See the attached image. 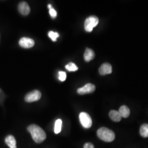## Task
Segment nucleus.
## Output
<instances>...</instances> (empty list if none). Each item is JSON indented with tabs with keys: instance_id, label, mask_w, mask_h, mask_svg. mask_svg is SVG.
I'll use <instances>...</instances> for the list:
<instances>
[{
	"instance_id": "obj_1",
	"label": "nucleus",
	"mask_w": 148,
	"mask_h": 148,
	"mask_svg": "<svg viewBox=\"0 0 148 148\" xmlns=\"http://www.w3.org/2000/svg\"><path fill=\"white\" fill-rule=\"evenodd\" d=\"M33 140L37 143H41L46 139V134L42 128L36 125H31L27 127Z\"/></svg>"
},
{
	"instance_id": "obj_3",
	"label": "nucleus",
	"mask_w": 148,
	"mask_h": 148,
	"mask_svg": "<svg viewBox=\"0 0 148 148\" xmlns=\"http://www.w3.org/2000/svg\"><path fill=\"white\" fill-rule=\"evenodd\" d=\"M99 23L98 18L95 16H90L85 21V29L87 32H92L93 28L96 27Z\"/></svg>"
},
{
	"instance_id": "obj_21",
	"label": "nucleus",
	"mask_w": 148,
	"mask_h": 148,
	"mask_svg": "<svg viewBox=\"0 0 148 148\" xmlns=\"http://www.w3.org/2000/svg\"><path fill=\"white\" fill-rule=\"evenodd\" d=\"M48 8L49 10H51V9L53 8H52V5H51V4H49V5H48Z\"/></svg>"
},
{
	"instance_id": "obj_13",
	"label": "nucleus",
	"mask_w": 148,
	"mask_h": 148,
	"mask_svg": "<svg viewBox=\"0 0 148 148\" xmlns=\"http://www.w3.org/2000/svg\"><path fill=\"white\" fill-rule=\"evenodd\" d=\"M121 116L124 118H127L130 116V110L127 106H122L120 108L119 111Z\"/></svg>"
},
{
	"instance_id": "obj_20",
	"label": "nucleus",
	"mask_w": 148,
	"mask_h": 148,
	"mask_svg": "<svg viewBox=\"0 0 148 148\" xmlns=\"http://www.w3.org/2000/svg\"><path fill=\"white\" fill-rule=\"evenodd\" d=\"M84 148H95V147L92 143H86L85 144Z\"/></svg>"
},
{
	"instance_id": "obj_18",
	"label": "nucleus",
	"mask_w": 148,
	"mask_h": 148,
	"mask_svg": "<svg viewBox=\"0 0 148 148\" xmlns=\"http://www.w3.org/2000/svg\"><path fill=\"white\" fill-rule=\"evenodd\" d=\"M59 79L61 81H64L66 78V74L64 71H59Z\"/></svg>"
},
{
	"instance_id": "obj_7",
	"label": "nucleus",
	"mask_w": 148,
	"mask_h": 148,
	"mask_svg": "<svg viewBox=\"0 0 148 148\" xmlns=\"http://www.w3.org/2000/svg\"><path fill=\"white\" fill-rule=\"evenodd\" d=\"M19 44L21 47L30 48L34 46L35 42L30 38L22 37L19 41Z\"/></svg>"
},
{
	"instance_id": "obj_4",
	"label": "nucleus",
	"mask_w": 148,
	"mask_h": 148,
	"mask_svg": "<svg viewBox=\"0 0 148 148\" xmlns=\"http://www.w3.org/2000/svg\"><path fill=\"white\" fill-rule=\"evenodd\" d=\"M79 121L82 126L85 128H90L92 125V120L90 115L85 112H82L79 114Z\"/></svg>"
},
{
	"instance_id": "obj_16",
	"label": "nucleus",
	"mask_w": 148,
	"mask_h": 148,
	"mask_svg": "<svg viewBox=\"0 0 148 148\" xmlns=\"http://www.w3.org/2000/svg\"><path fill=\"white\" fill-rule=\"evenodd\" d=\"M65 68L69 71H75L78 70L77 66L73 63H70L66 65Z\"/></svg>"
},
{
	"instance_id": "obj_14",
	"label": "nucleus",
	"mask_w": 148,
	"mask_h": 148,
	"mask_svg": "<svg viewBox=\"0 0 148 148\" xmlns=\"http://www.w3.org/2000/svg\"><path fill=\"white\" fill-rule=\"evenodd\" d=\"M140 134L143 138L148 137V124H143L140 128Z\"/></svg>"
},
{
	"instance_id": "obj_10",
	"label": "nucleus",
	"mask_w": 148,
	"mask_h": 148,
	"mask_svg": "<svg viewBox=\"0 0 148 148\" xmlns=\"http://www.w3.org/2000/svg\"><path fill=\"white\" fill-rule=\"evenodd\" d=\"M5 142L10 148H16V142L13 136H7L5 138Z\"/></svg>"
},
{
	"instance_id": "obj_9",
	"label": "nucleus",
	"mask_w": 148,
	"mask_h": 148,
	"mask_svg": "<svg viewBox=\"0 0 148 148\" xmlns=\"http://www.w3.org/2000/svg\"><path fill=\"white\" fill-rule=\"evenodd\" d=\"M99 72L101 75L110 74L112 73V66L110 64L104 63L101 65Z\"/></svg>"
},
{
	"instance_id": "obj_2",
	"label": "nucleus",
	"mask_w": 148,
	"mask_h": 148,
	"mask_svg": "<svg viewBox=\"0 0 148 148\" xmlns=\"http://www.w3.org/2000/svg\"><path fill=\"white\" fill-rule=\"evenodd\" d=\"M97 136L101 140L106 142H112L115 138L114 132L109 128L101 127L97 131Z\"/></svg>"
},
{
	"instance_id": "obj_17",
	"label": "nucleus",
	"mask_w": 148,
	"mask_h": 148,
	"mask_svg": "<svg viewBox=\"0 0 148 148\" xmlns=\"http://www.w3.org/2000/svg\"><path fill=\"white\" fill-rule=\"evenodd\" d=\"M48 36L50 37L53 41H56L57 38L59 36L58 33L53 32H48Z\"/></svg>"
},
{
	"instance_id": "obj_8",
	"label": "nucleus",
	"mask_w": 148,
	"mask_h": 148,
	"mask_svg": "<svg viewBox=\"0 0 148 148\" xmlns=\"http://www.w3.org/2000/svg\"><path fill=\"white\" fill-rule=\"evenodd\" d=\"M18 11L22 15L27 16L30 12V8L26 2H21L18 5Z\"/></svg>"
},
{
	"instance_id": "obj_19",
	"label": "nucleus",
	"mask_w": 148,
	"mask_h": 148,
	"mask_svg": "<svg viewBox=\"0 0 148 148\" xmlns=\"http://www.w3.org/2000/svg\"><path fill=\"white\" fill-rule=\"evenodd\" d=\"M49 13L50 16H51V17H52V18H55L57 17V12L56 11V10H55L54 9L52 8V9L49 10Z\"/></svg>"
},
{
	"instance_id": "obj_12",
	"label": "nucleus",
	"mask_w": 148,
	"mask_h": 148,
	"mask_svg": "<svg viewBox=\"0 0 148 148\" xmlns=\"http://www.w3.org/2000/svg\"><path fill=\"white\" fill-rule=\"evenodd\" d=\"M109 117L113 121L119 122L121 120L122 116L119 111L111 110L109 112Z\"/></svg>"
},
{
	"instance_id": "obj_15",
	"label": "nucleus",
	"mask_w": 148,
	"mask_h": 148,
	"mask_svg": "<svg viewBox=\"0 0 148 148\" xmlns=\"http://www.w3.org/2000/svg\"><path fill=\"white\" fill-rule=\"evenodd\" d=\"M62 126V121L60 119L57 120L54 124V133L56 134H58L61 132Z\"/></svg>"
},
{
	"instance_id": "obj_11",
	"label": "nucleus",
	"mask_w": 148,
	"mask_h": 148,
	"mask_svg": "<svg viewBox=\"0 0 148 148\" xmlns=\"http://www.w3.org/2000/svg\"><path fill=\"white\" fill-rule=\"evenodd\" d=\"M95 57V53L94 51L90 48H86L84 54V59L87 62H89Z\"/></svg>"
},
{
	"instance_id": "obj_5",
	"label": "nucleus",
	"mask_w": 148,
	"mask_h": 148,
	"mask_svg": "<svg viewBox=\"0 0 148 148\" xmlns=\"http://www.w3.org/2000/svg\"><path fill=\"white\" fill-rule=\"evenodd\" d=\"M41 97V92L37 90H35L27 94L26 96L25 97V101L27 102L31 103V102L36 101L40 100Z\"/></svg>"
},
{
	"instance_id": "obj_6",
	"label": "nucleus",
	"mask_w": 148,
	"mask_h": 148,
	"mask_svg": "<svg viewBox=\"0 0 148 148\" xmlns=\"http://www.w3.org/2000/svg\"><path fill=\"white\" fill-rule=\"evenodd\" d=\"M95 90V86L92 84H87L85 85L84 87L79 88L77 89V93L81 95H84L85 94H88V93H91L93 92Z\"/></svg>"
}]
</instances>
